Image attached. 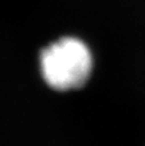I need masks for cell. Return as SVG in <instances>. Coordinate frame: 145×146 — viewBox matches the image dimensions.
<instances>
[{
  "label": "cell",
  "instance_id": "6da1fadb",
  "mask_svg": "<svg viewBox=\"0 0 145 146\" xmlns=\"http://www.w3.org/2000/svg\"><path fill=\"white\" fill-rule=\"evenodd\" d=\"M92 69V55L86 44L76 37H62L40 54V71L51 88L68 91L87 82Z\"/></svg>",
  "mask_w": 145,
  "mask_h": 146
}]
</instances>
